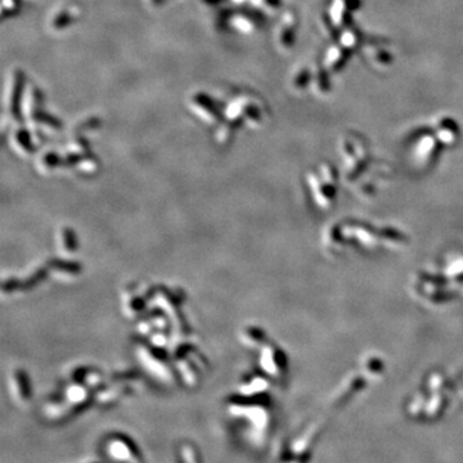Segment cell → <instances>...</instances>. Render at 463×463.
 Masks as SVG:
<instances>
[{
	"instance_id": "obj_1",
	"label": "cell",
	"mask_w": 463,
	"mask_h": 463,
	"mask_svg": "<svg viewBox=\"0 0 463 463\" xmlns=\"http://www.w3.org/2000/svg\"><path fill=\"white\" fill-rule=\"evenodd\" d=\"M107 454L115 460H120L124 463H131L133 459L137 458V450L135 447L131 444V442L126 439H119V437H112L107 443Z\"/></svg>"
}]
</instances>
